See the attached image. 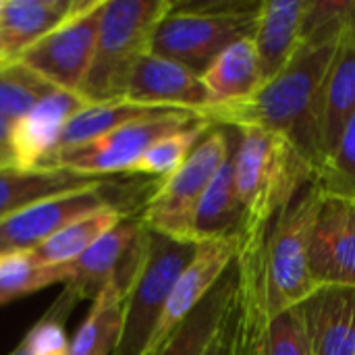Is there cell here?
<instances>
[{"label": "cell", "instance_id": "1", "mask_svg": "<svg viewBox=\"0 0 355 355\" xmlns=\"http://www.w3.org/2000/svg\"><path fill=\"white\" fill-rule=\"evenodd\" d=\"M352 6L354 2L349 0H312L304 42L289 64L252 98L210 106L200 116L214 127H258L281 133L318 173L322 94Z\"/></svg>", "mask_w": 355, "mask_h": 355}, {"label": "cell", "instance_id": "2", "mask_svg": "<svg viewBox=\"0 0 355 355\" xmlns=\"http://www.w3.org/2000/svg\"><path fill=\"white\" fill-rule=\"evenodd\" d=\"M233 179L245 223L241 235L268 233L279 214L316 181L314 164L281 133L235 129Z\"/></svg>", "mask_w": 355, "mask_h": 355}, {"label": "cell", "instance_id": "3", "mask_svg": "<svg viewBox=\"0 0 355 355\" xmlns=\"http://www.w3.org/2000/svg\"><path fill=\"white\" fill-rule=\"evenodd\" d=\"M171 8L173 0H106L79 94L92 104L125 100L133 69L152 52L154 31Z\"/></svg>", "mask_w": 355, "mask_h": 355}, {"label": "cell", "instance_id": "4", "mask_svg": "<svg viewBox=\"0 0 355 355\" xmlns=\"http://www.w3.org/2000/svg\"><path fill=\"white\" fill-rule=\"evenodd\" d=\"M260 6L256 0L173 2L154 31L152 54L202 75L223 50L254 37Z\"/></svg>", "mask_w": 355, "mask_h": 355}, {"label": "cell", "instance_id": "5", "mask_svg": "<svg viewBox=\"0 0 355 355\" xmlns=\"http://www.w3.org/2000/svg\"><path fill=\"white\" fill-rule=\"evenodd\" d=\"M322 189L310 185L272 223L264 243V293L268 322L285 310L302 306L320 287L310 275L308 252L322 204Z\"/></svg>", "mask_w": 355, "mask_h": 355}, {"label": "cell", "instance_id": "6", "mask_svg": "<svg viewBox=\"0 0 355 355\" xmlns=\"http://www.w3.org/2000/svg\"><path fill=\"white\" fill-rule=\"evenodd\" d=\"M196 248L148 229L144 256L125 295L121 341L112 355H146L171 291Z\"/></svg>", "mask_w": 355, "mask_h": 355}, {"label": "cell", "instance_id": "7", "mask_svg": "<svg viewBox=\"0 0 355 355\" xmlns=\"http://www.w3.org/2000/svg\"><path fill=\"white\" fill-rule=\"evenodd\" d=\"M231 150L233 144L225 127H212L187 160L173 175L162 179L146 200L139 214L146 229L189 243L187 233L193 210Z\"/></svg>", "mask_w": 355, "mask_h": 355}, {"label": "cell", "instance_id": "8", "mask_svg": "<svg viewBox=\"0 0 355 355\" xmlns=\"http://www.w3.org/2000/svg\"><path fill=\"white\" fill-rule=\"evenodd\" d=\"M204 121L189 110H168L152 114L133 123H127L98 139L81 144L77 148L54 154L44 166L67 168L79 175L104 179L108 175H131L137 160L158 139L183 131L193 123Z\"/></svg>", "mask_w": 355, "mask_h": 355}, {"label": "cell", "instance_id": "9", "mask_svg": "<svg viewBox=\"0 0 355 355\" xmlns=\"http://www.w3.org/2000/svg\"><path fill=\"white\" fill-rule=\"evenodd\" d=\"M104 2L77 0L75 8L48 35L27 48L17 62L35 71L56 89L79 94L94 58Z\"/></svg>", "mask_w": 355, "mask_h": 355}, {"label": "cell", "instance_id": "10", "mask_svg": "<svg viewBox=\"0 0 355 355\" xmlns=\"http://www.w3.org/2000/svg\"><path fill=\"white\" fill-rule=\"evenodd\" d=\"M146 239V225L139 216L133 218L129 214L104 237H100L89 250H85L77 260L67 264L69 283L64 289L71 291L77 302H94V297L116 279L131 285L133 275L144 256Z\"/></svg>", "mask_w": 355, "mask_h": 355}, {"label": "cell", "instance_id": "11", "mask_svg": "<svg viewBox=\"0 0 355 355\" xmlns=\"http://www.w3.org/2000/svg\"><path fill=\"white\" fill-rule=\"evenodd\" d=\"M106 187L108 183L102 179L89 187L42 200L0 220V256L31 252L73 220L100 206L116 204Z\"/></svg>", "mask_w": 355, "mask_h": 355}, {"label": "cell", "instance_id": "12", "mask_svg": "<svg viewBox=\"0 0 355 355\" xmlns=\"http://www.w3.org/2000/svg\"><path fill=\"white\" fill-rule=\"evenodd\" d=\"M239 252V235L212 239L198 243L193 258L179 275L171 297L166 302L164 314L158 322V329L150 341L146 355H154L173 331L204 302V297L218 285V281L235 264Z\"/></svg>", "mask_w": 355, "mask_h": 355}, {"label": "cell", "instance_id": "13", "mask_svg": "<svg viewBox=\"0 0 355 355\" xmlns=\"http://www.w3.org/2000/svg\"><path fill=\"white\" fill-rule=\"evenodd\" d=\"M308 266L318 287H355V200L322 196Z\"/></svg>", "mask_w": 355, "mask_h": 355}, {"label": "cell", "instance_id": "14", "mask_svg": "<svg viewBox=\"0 0 355 355\" xmlns=\"http://www.w3.org/2000/svg\"><path fill=\"white\" fill-rule=\"evenodd\" d=\"M125 100L156 108L189 110L196 114H202L212 106V98L198 73L152 52L133 69Z\"/></svg>", "mask_w": 355, "mask_h": 355}, {"label": "cell", "instance_id": "15", "mask_svg": "<svg viewBox=\"0 0 355 355\" xmlns=\"http://www.w3.org/2000/svg\"><path fill=\"white\" fill-rule=\"evenodd\" d=\"M89 104L92 102L85 100L81 94L67 89H54L48 96H44L10 129L12 166H44L54 154L67 123Z\"/></svg>", "mask_w": 355, "mask_h": 355}, {"label": "cell", "instance_id": "16", "mask_svg": "<svg viewBox=\"0 0 355 355\" xmlns=\"http://www.w3.org/2000/svg\"><path fill=\"white\" fill-rule=\"evenodd\" d=\"M355 112V2L341 29L339 46L324 83L320 116V166L333 154ZM318 166V168H320Z\"/></svg>", "mask_w": 355, "mask_h": 355}, {"label": "cell", "instance_id": "17", "mask_svg": "<svg viewBox=\"0 0 355 355\" xmlns=\"http://www.w3.org/2000/svg\"><path fill=\"white\" fill-rule=\"evenodd\" d=\"M312 0H262L254 33L264 83L279 75L304 42Z\"/></svg>", "mask_w": 355, "mask_h": 355}, {"label": "cell", "instance_id": "18", "mask_svg": "<svg viewBox=\"0 0 355 355\" xmlns=\"http://www.w3.org/2000/svg\"><path fill=\"white\" fill-rule=\"evenodd\" d=\"M300 308L314 355H355V287H320Z\"/></svg>", "mask_w": 355, "mask_h": 355}, {"label": "cell", "instance_id": "19", "mask_svg": "<svg viewBox=\"0 0 355 355\" xmlns=\"http://www.w3.org/2000/svg\"><path fill=\"white\" fill-rule=\"evenodd\" d=\"M75 4L77 0H4L0 8V62H15L48 35Z\"/></svg>", "mask_w": 355, "mask_h": 355}, {"label": "cell", "instance_id": "20", "mask_svg": "<svg viewBox=\"0 0 355 355\" xmlns=\"http://www.w3.org/2000/svg\"><path fill=\"white\" fill-rule=\"evenodd\" d=\"M237 304V266L218 281L204 302L173 331L154 355H204Z\"/></svg>", "mask_w": 355, "mask_h": 355}, {"label": "cell", "instance_id": "21", "mask_svg": "<svg viewBox=\"0 0 355 355\" xmlns=\"http://www.w3.org/2000/svg\"><path fill=\"white\" fill-rule=\"evenodd\" d=\"M98 181L102 179L79 175L56 166H37V168L2 166L0 168V220L42 200L77 191Z\"/></svg>", "mask_w": 355, "mask_h": 355}, {"label": "cell", "instance_id": "22", "mask_svg": "<svg viewBox=\"0 0 355 355\" xmlns=\"http://www.w3.org/2000/svg\"><path fill=\"white\" fill-rule=\"evenodd\" d=\"M231 154L223 162V166L216 171L206 193L202 196L200 204L193 210L189 233H187L189 243L198 245V243L212 241V239L233 237V235H239L243 229L245 214H243V206L235 189Z\"/></svg>", "mask_w": 355, "mask_h": 355}, {"label": "cell", "instance_id": "23", "mask_svg": "<svg viewBox=\"0 0 355 355\" xmlns=\"http://www.w3.org/2000/svg\"><path fill=\"white\" fill-rule=\"evenodd\" d=\"M200 77L212 98V106L252 98L264 85L254 37L239 40L223 50Z\"/></svg>", "mask_w": 355, "mask_h": 355}, {"label": "cell", "instance_id": "24", "mask_svg": "<svg viewBox=\"0 0 355 355\" xmlns=\"http://www.w3.org/2000/svg\"><path fill=\"white\" fill-rule=\"evenodd\" d=\"M127 216L129 212L123 210L119 204L100 206L89 214L73 220L62 231H58L27 254L42 266H67Z\"/></svg>", "mask_w": 355, "mask_h": 355}, {"label": "cell", "instance_id": "25", "mask_svg": "<svg viewBox=\"0 0 355 355\" xmlns=\"http://www.w3.org/2000/svg\"><path fill=\"white\" fill-rule=\"evenodd\" d=\"M129 285L121 279L108 283L71 339L69 355H112L123 333V308Z\"/></svg>", "mask_w": 355, "mask_h": 355}, {"label": "cell", "instance_id": "26", "mask_svg": "<svg viewBox=\"0 0 355 355\" xmlns=\"http://www.w3.org/2000/svg\"><path fill=\"white\" fill-rule=\"evenodd\" d=\"M168 110H173V108L144 106V104H135L129 100H112V102L89 104L87 108L77 112L67 123L54 154L77 148L81 144L92 141V139H98V137H102V135H106V133H110V131H114L127 123H133V121H139V119H146L152 114L168 112Z\"/></svg>", "mask_w": 355, "mask_h": 355}, {"label": "cell", "instance_id": "27", "mask_svg": "<svg viewBox=\"0 0 355 355\" xmlns=\"http://www.w3.org/2000/svg\"><path fill=\"white\" fill-rule=\"evenodd\" d=\"M58 283H69L67 266H42L27 252L0 256V306Z\"/></svg>", "mask_w": 355, "mask_h": 355}, {"label": "cell", "instance_id": "28", "mask_svg": "<svg viewBox=\"0 0 355 355\" xmlns=\"http://www.w3.org/2000/svg\"><path fill=\"white\" fill-rule=\"evenodd\" d=\"M214 125L208 121H198L183 131H177V133H171V135L158 139L137 160L131 175H150V177L166 179L187 160V156L193 152V148L202 141V137Z\"/></svg>", "mask_w": 355, "mask_h": 355}, {"label": "cell", "instance_id": "29", "mask_svg": "<svg viewBox=\"0 0 355 355\" xmlns=\"http://www.w3.org/2000/svg\"><path fill=\"white\" fill-rule=\"evenodd\" d=\"M54 89V85L25 64L8 62L0 69V116L15 125Z\"/></svg>", "mask_w": 355, "mask_h": 355}, {"label": "cell", "instance_id": "30", "mask_svg": "<svg viewBox=\"0 0 355 355\" xmlns=\"http://www.w3.org/2000/svg\"><path fill=\"white\" fill-rule=\"evenodd\" d=\"M322 193L355 200V112L347 121L333 154L322 162L312 183Z\"/></svg>", "mask_w": 355, "mask_h": 355}, {"label": "cell", "instance_id": "31", "mask_svg": "<svg viewBox=\"0 0 355 355\" xmlns=\"http://www.w3.org/2000/svg\"><path fill=\"white\" fill-rule=\"evenodd\" d=\"M77 304L75 295L64 289V293L52 304V308L29 329L23 343L29 355H69V337L64 331L67 316Z\"/></svg>", "mask_w": 355, "mask_h": 355}, {"label": "cell", "instance_id": "32", "mask_svg": "<svg viewBox=\"0 0 355 355\" xmlns=\"http://www.w3.org/2000/svg\"><path fill=\"white\" fill-rule=\"evenodd\" d=\"M243 355H314L302 308L295 306L275 316L268 322L260 345L252 354Z\"/></svg>", "mask_w": 355, "mask_h": 355}, {"label": "cell", "instance_id": "33", "mask_svg": "<svg viewBox=\"0 0 355 355\" xmlns=\"http://www.w3.org/2000/svg\"><path fill=\"white\" fill-rule=\"evenodd\" d=\"M237 333H239V293H237L235 308L223 322L220 331L216 333L214 341L210 343L208 352L204 355H237V349H239Z\"/></svg>", "mask_w": 355, "mask_h": 355}, {"label": "cell", "instance_id": "34", "mask_svg": "<svg viewBox=\"0 0 355 355\" xmlns=\"http://www.w3.org/2000/svg\"><path fill=\"white\" fill-rule=\"evenodd\" d=\"M10 129L12 125L0 116V168L12 166V152H10Z\"/></svg>", "mask_w": 355, "mask_h": 355}, {"label": "cell", "instance_id": "35", "mask_svg": "<svg viewBox=\"0 0 355 355\" xmlns=\"http://www.w3.org/2000/svg\"><path fill=\"white\" fill-rule=\"evenodd\" d=\"M8 355H29V354H27V347H25V343L21 341V343H19V345H17V347H15V349H12V352H10Z\"/></svg>", "mask_w": 355, "mask_h": 355}, {"label": "cell", "instance_id": "36", "mask_svg": "<svg viewBox=\"0 0 355 355\" xmlns=\"http://www.w3.org/2000/svg\"><path fill=\"white\" fill-rule=\"evenodd\" d=\"M2 2H4V0H0V8H2Z\"/></svg>", "mask_w": 355, "mask_h": 355}, {"label": "cell", "instance_id": "37", "mask_svg": "<svg viewBox=\"0 0 355 355\" xmlns=\"http://www.w3.org/2000/svg\"><path fill=\"white\" fill-rule=\"evenodd\" d=\"M237 343H239V341H237ZM237 355H241V354H239V349H237Z\"/></svg>", "mask_w": 355, "mask_h": 355}, {"label": "cell", "instance_id": "38", "mask_svg": "<svg viewBox=\"0 0 355 355\" xmlns=\"http://www.w3.org/2000/svg\"><path fill=\"white\" fill-rule=\"evenodd\" d=\"M2 67H4V64H2V62H0V69H2Z\"/></svg>", "mask_w": 355, "mask_h": 355}, {"label": "cell", "instance_id": "39", "mask_svg": "<svg viewBox=\"0 0 355 355\" xmlns=\"http://www.w3.org/2000/svg\"><path fill=\"white\" fill-rule=\"evenodd\" d=\"M241 355H243V354H241Z\"/></svg>", "mask_w": 355, "mask_h": 355}]
</instances>
